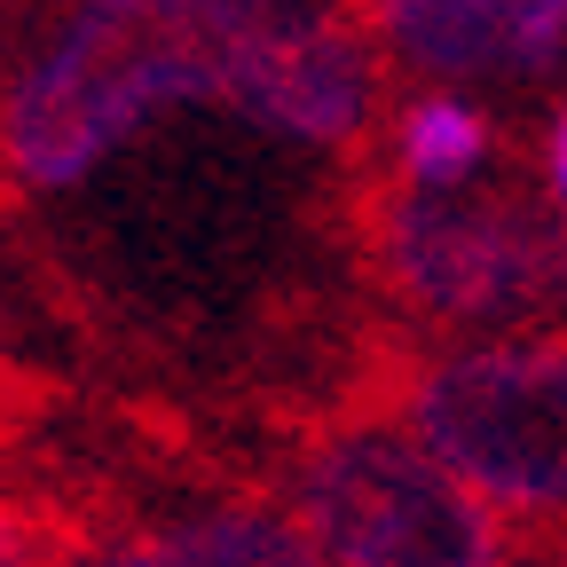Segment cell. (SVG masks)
I'll return each mask as SVG.
<instances>
[{"label": "cell", "mask_w": 567, "mask_h": 567, "mask_svg": "<svg viewBox=\"0 0 567 567\" xmlns=\"http://www.w3.org/2000/svg\"><path fill=\"white\" fill-rule=\"evenodd\" d=\"M245 0H87L9 95V158L71 189L166 103H221Z\"/></svg>", "instance_id": "cell-1"}, {"label": "cell", "mask_w": 567, "mask_h": 567, "mask_svg": "<svg viewBox=\"0 0 567 567\" xmlns=\"http://www.w3.org/2000/svg\"><path fill=\"white\" fill-rule=\"evenodd\" d=\"M300 528L323 567H505L481 496L402 434H339L300 465Z\"/></svg>", "instance_id": "cell-2"}, {"label": "cell", "mask_w": 567, "mask_h": 567, "mask_svg": "<svg viewBox=\"0 0 567 567\" xmlns=\"http://www.w3.org/2000/svg\"><path fill=\"white\" fill-rule=\"evenodd\" d=\"M410 442L496 505H567V339L434 363L410 386Z\"/></svg>", "instance_id": "cell-3"}, {"label": "cell", "mask_w": 567, "mask_h": 567, "mask_svg": "<svg viewBox=\"0 0 567 567\" xmlns=\"http://www.w3.org/2000/svg\"><path fill=\"white\" fill-rule=\"evenodd\" d=\"M379 260L425 316L496 323L567 292V237L520 205H465L410 189L379 205Z\"/></svg>", "instance_id": "cell-4"}, {"label": "cell", "mask_w": 567, "mask_h": 567, "mask_svg": "<svg viewBox=\"0 0 567 567\" xmlns=\"http://www.w3.org/2000/svg\"><path fill=\"white\" fill-rule=\"evenodd\" d=\"M221 103H237L268 134L339 142V134L363 126L371 63L308 0H245L237 40H229V71H221Z\"/></svg>", "instance_id": "cell-5"}, {"label": "cell", "mask_w": 567, "mask_h": 567, "mask_svg": "<svg viewBox=\"0 0 567 567\" xmlns=\"http://www.w3.org/2000/svg\"><path fill=\"white\" fill-rule=\"evenodd\" d=\"M386 40L450 80H528L567 63V0H379Z\"/></svg>", "instance_id": "cell-6"}, {"label": "cell", "mask_w": 567, "mask_h": 567, "mask_svg": "<svg viewBox=\"0 0 567 567\" xmlns=\"http://www.w3.org/2000/svg\"><path fill=\"white\" fill-rule=\"evenodd\" d=\"M394 151H402V174H410L417 189L450 197L457 182H473V174L488 166V126H481L457 95H425V103L402 111Z\"/></svg>", "instance_id": "cell-7"}, {"label": "cell", "mask_w": 567, "mask_h": 567, "mask_svg": "<svg viewBox=\"0 0 567 567\" xmlns=\"http://www.w3.org/2000/svg\"><path fill=\"white\" fill-rule=\"evenodd\" d=\"M174 544H189L205 567H323L316 536L284 513L260 505H221V513H197L174 528Z\"/></svg>", "instance_id": "cell-8"}, {"label": "cell", "mask_w": 567, "mask_h": 567, "mask_svg": "<svg viewBox=\"0 0 567 567\" xmlns=\"http://www.w3.org/2000/svg\"><path fill=\"white\" fill-rule=\"evenodd\" d=\"M87 567H205L189 544H174V536H158V544H118V551H103V559H87Z\"/></svg>", "instance_id": "cell-9"}, {"label": "cell", "mask_w": 567, "mask_h": 567, "mask_svg": "<svg viewBox=\"0 0 567 567\" xmlns=\"http://www.w3.org/2000/svg\"><path fill=\"white\" fill-rule=\"evenodd\" d=\"M544 174H551V197H559V213H567V111L551 118V142H544Z\"/></svg>", "instance_id": "cell-10"}]
</instances>
